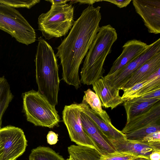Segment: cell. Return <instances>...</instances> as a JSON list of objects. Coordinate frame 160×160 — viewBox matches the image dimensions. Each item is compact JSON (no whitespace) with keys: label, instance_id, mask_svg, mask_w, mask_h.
I'll return each mask as SVG.
<instances>
[{"label":"cell","instance_id":"cell-1","mask_svg":"<svg viewBox=\"0 0 160 160\" xmlns=\"http://www.w3.org/2000/svg\"><path fill=\"white\" fill-rule=\"evenodd\" d=\"M101 8L92 5L84 9L68 35L57 48L56 55L60 59L62 68V80L77 89L81 86L80 65L100 28Z\"/></svg>","mask_w":160,"mask_h":160},{"label":"cell","instance_id":"cell-2","mask_svg":"<svg viewBox=\"0 0 160 160\" xmlns=\"http://www.w3.org/2000/svg\"><path fill=\"white\" fill-rule=\"evenodd\" d=\"M38 41L34 60L38 91L55 106L58 104L60 84L57 57L52 47L41 37Z\"/></svg>","mask_w":160,"mask_h":160},{"label":"cell","instance_id":"cell-3","mask_svg":"<svg viewBox=\"0 0 160 160\" xmlns=\"http://www.w3.org/2000/svg\"><path fill=\"white\" fill-rule=\"evenodd\" d=\"M117 38L116 29L110 25L100 27L86 55L80 72L81 83L91 85L98 79L104 78V64Z\"/></svg>","mask_w":160,"mask_h":160},{"label":"cell","instance_id":"cell-4","mask_svg":"<svg viewBox=\"0 0 160 160\" xmlns=\"http://www.w3.org/2000/svg\"><path fill=\"white\" fill-rule=\"evenodd\" d=\"M22 112L27 121L35 126L53 128L60 122L55 106L38 91L33 90L22 94Z\"/></svg>","mask_w":160,"mask_h":160},{"label":"cell","instance_id":"cell-5","mask_svg":"<svg viewBox=\"0 0 160 160\" xmlns=\"http://www.w3.org/2000/svg\"><path fill=\"white\" fill-rule=\"evenodd\" d=\"M74 9L72 4H52L50 9L38 18V29L45 39L65 36L72 28Z\"/></svg>","mask_w":160,"mask_h":160},{"label":"cell","instance_id":"cell-6","mask_svg":"<svg viewBox=\"0 0 160 160\" xmlns=\"http://www.w3.org/2000/svg\"><path fill=\"white\" fill-rule=\"evenodd\" d=\"M0 29L19 42L28 45L35 42L34 29L15 8L0 4Z\"/></svg>","mask_w":160,"mask_h":160},{"label":"cell","instance_id":"cell-7","mask_svg":"<svg viewBox=\"0 0 160 160\" xmlns=\"http://www.w3.org/2000/svg\"><path fill=\"white\" fill-rule=\"evenodd\" d=\"M81 111L80 103H73L64 107L62 119L69 137L77 145L90 147L97 150L95 145L82 127L80 120Z\"/></svg>","mask_w":160,"mask_h":160},{"label":"cell","instance_id":"cell-8","mask_svg":"<svg viewBox=\"0 0 160 160\" xmlns=\"http://www.w3.org/2000/svg\"><path fill=\"white\" fill-rule=\"evenodd\" d=\"M0 137L3 144L0 160H16L25 152L27 141L21 128L11 125L1 128Z\"/></svg>","mask_w":160,"mask_h":160},{"label":"cell","instance_id":"cell-9","mask_svg":"<svg viewBox=\"0 0 160 160\" xmlns=\"http://www.w3.org/2000/svg\"><path fill=\"white\" fill-rule=\"evenodd\" d=\"M160 53V38L149 45L139 56L114 74L105 76L106 79L112 86L120 90L132 75L141 66L151 58Z\"/></svg>","mask_w":160,"mask_h":160},{"label":"cell","instance_id":"cell-10","mask_svg":"<svg viewBox=\"0 0 160 160\" xmlns=\"http://www.w3.org/2000/svg\"><path fill=\"white\" fill-rule=\"evenodd\" d=\"M137 12L149 33H160V0H132Z\"/></svg>","mask_w":160,"mask_h":160},{"label":"cell","instance_id":"cell-11","mask_svg":"<svg viewBox=\"0 0 160 160\" xmlns=\"http://www.w3.org/2000/svg\"><path fill=\"white\" fill-rule=\"evenodd\" d=\"M149 46V45L136 39L127 42L122 46V53L114 62L106 76L117 73L139 56Z\"/></svg>","mask_w":160,"mask_h":160},{"label":"cell","instance_id":"cell-12","mask_svg":"<svg viewBox=\"0 0 160 160\" xmlns=\"http://www.w3.org/2000/svg\"><path fill=\"white\" fill-rule=\"evenodd\" d=\"M80 120L83 130L93 142L97 150L102 155L116 151L109 139L96 124L82 111L80 113Z\"/></svg>","mask_w":160,"mask_h":160},{"label":"cell","instance_id":"cell-13","mask_svg":"<svg viewBox=\"0 0 160 160\" xmlns=\"http://www.w3.org/2000/svg\"><path fill=\"white\" fill-rule=\"evenodd\" d=\"M109 140L116 151L131 153L138 156L149 158L152 152L160 150V142H150L127 139Z\"/></svg>","mask_w":160,"mask_h":160},{"label":"cell","instance_id":"cell-14","mask_svg":"<svg viewBox=\"0 0 160 160\" xmlns=\"http://www.w3.org/2000/svg\"><path fill=\"white\" fill-rule=\"evenodd\" d=\"M92 85L102 107L112 110L124 102L119 95L120 90L111 86L104 78L98 79Z\"/></svg>","mask_w":160,"mask_h":160},{"label":"cell","instance_id":"cell-15","mask_svg":"<svg viewBox=\"0 0 160 160\" xmlns=\"http://www.w3.org/2000/svg\"><path fill=\"white\" fill-rule=\"evenodd\" d=\"M160 88V69L145 79L127 88L122 89L121 97L125 101L143 96L153 90Z\"/></svg>","mask_w":160,"mask_h":160},{"label":"cell","instance_id":"cell-16","mask_svg":"<svg viewBox=\"0 0 160 160\" xmlns=\"http://www.w3.org/2000/svg\"><path fill=\"white\" fill-rule=\"evenodd\" d=\"M160 124V101L145 112L132 118L126 122L121 131L124 134L147 126Z\"/></svg>","mask_w":160,"mask_h":160},{"label":"cell","instance_id":"cell-17","mask_svg":"<svg viewBox=\"0 0 160 160\" xmlns=\"http://www.w3.org/2000/svg\"><path fill=\"white\" fill-rule=\"evenodd\" d=\"M80 103L82 111L94 122L109 140H126L125 134L114 126L111 122H107L102 119L91 108L84 100L83 99L82 102Z\"/></svg>","mask_w":160,"mask_h":160},{"label":"cell","instance_id":"cell-18","mask_svg":"<svg viewBox=\"0 0 160 160\" xmlns=\"http://www.w3.org/2000/svg\"><path fill=\"white\" fill-rule=\"evenodd\" d=\"M160 69V53L141 66L124 83L120 90L131 87L148 78Z\"/></svg>","mask_w":160,"mask_h":160},{"label":"cell","instance_id":"cell-19","mask_svg":"<svg viewBox=\"0 0 160 160\" xmlns=\"http://www.w3.org/2000/svg\"><path fill=\"white\" fill-rule=\"evenodd\" d=\"M160 98H146L142 97L127 100L123 103L128 122L132 118L150 109Z\"/></svg>","mask_w":160,"mask_h":160},{"label":"cell","instance_id":"cell-20","mask_svg":"<svg viewBox=\"0 0 160 160\" xmlns=\"http://www.w3.org/2000/svg\"><path fill=\"white\" fill-rule=\"evenodd\" d=\"M68 151L73 160H101L102 155L91 147L72 145L68 148Z\"/></svg>","mask_w":160,"mask_h":160},{"label":"cell","instance_id":"cell-21","mask_svg":"<svg viewBox=\"0 0 160 160\" xmlns=\"http://www.w3.org/2000/svg\"><path fill=\"white\" fill-rule=\"evenodd\" d=\"M83 99L103 120L107 122H111L110 118L106 111L102 108L100 101L96 93L89 88L84 92Z\"/></svg>","mask_w":160,"mask_h":160},{"label":"cell","instance_id":"cell-22","mask_svg":"<svg viewBox=\"0 0 160 160\" xmlns=\"http://www.w3.org/2000/svg\"><path fill=\"white\" fill-rule=\"evenodd\" d=\"M9 84L5 77H0V128L3 115L13 99Z\"/></svg>","mask_w":160,"mask_h":160},{"label":"cell","instance_id":"cell-23","mask_svg":"<svg viewBox=\"0 0 160 160\" xmlns=\"http://www.w3.org/2000/svg\"><path fill=\"white\" fill-rule=\"evenodd\" d=\"M29 160H66L49 147L39 146L32 150Z\"/></svg>","mask_w":160,"mask_h":160},{"label":"cell","instance_id":"cell-24","mask_svg":"<svg viewBox=\"0 0 160 160\" xmlns=\"http://www.w3.org/2000/svg\"><path fill=\"white\" fill-rule=\"evenodd\" d=\"M160 131V124H155L142 127L125 134L127 140L141 141L147 135Z\"/></svg>","mask_w":160,"mask_h":160},{"label":"cell","instance_id":"cell-25","mask_svg":"<svg viewBox=\"0 0 160 160\" xmlns=\"http://www.w3.org/2000/svg\"><path fill=\"white\" fill-rule=\"evenodd\" d=\"M39 0H0V4L15 8H26L30 9L36 4Z\"/></svg>","mask_w":160,"mask_h":160},{"label":"cell","instance_id":"cell-26","mask_svg":"<svg viewBox=\"0 0 160 160\" xmlns=\"http://www.w3.org/2000/svg\"><path fill=\"white\" fill-rule=\"evenodd\" d=\"M136 155L124 152L116 151L101 155V160H132L139 157Z\"/></svg>","mask_w":160,"mask_h":160},{"label":"cell","instance_id":"cell-27","mask_svg":"<svg viewBox=\"0 0 160 160\" xmlns=\"http://www.w3.org/2000/svg\"><path fill=\"white\" fill-rule=\"evenodd\" d=\"M141 141L150 142H160V131L147 135Z\"/></svg>","mask_w":160,"mask_h":160},{"label":"cell","instance_id":"cell-28","mask_svg":"<svg viewBox=\"0 0 160 160\" xmlns=\"http://www.w3.org/2000/svg\"><path fill=\"white\" fill-rule=\"evenodd\" d=\"M112 3L119 8L126 7L129 4L132 0H103Z\"/></svg>","mask_w":160,"mask_h":160},{"label":"cell","instance_id":"cell-29","mask_svg":"<svg viewBox=\"0 0 160 160\" xmlns=\"http://www.w3.org/2000/svg\"><path fill=\"white\" fill-rule=\"evenodd\" d=\"M58 135L57 134L52 131H50L47 136V142L50 145H54L58 141Z\"/></svg>","mask_w":160,"mask_h":160},{"label":"cell","instance_id":"cell-30","mask_svg":"<svg viewBox=\"0 0 160 160\" xmlns=\"http://www.w3.org/2000/svg\"><path fill=\"white\" fill-rule=\"evenodd\" d=\"M142 97L146 98H160V88L156 89Z\"/></svg>","mask_w":160,"mask_h":160},{"label":"cell","instance_id":"cell-31","mask_svg":"<svg viewBox=\"0 0 160 160\" xmlns=\"http://www.w3.org/2000/svg\"><path fill=\"white\" fill-rule=\"evenodd\" d=\"M103 0H71L70 2V4H72V3L79 2V4H87L89 5H92L96 2L102 1Z\"/></svg>","mask_w":160,"mask_h":160},{"label":"cell","instance_id":"cell-32","mask_svg":"<svg viewBox=\"0 0 160 160\" xmlns=\"http://www.w3.org/2000/svg\"><path fill=\"white\" fill-rule=\"evenodd\" d=\"M149 158L150 160H160V150L153 152L149 155Z\"/></svg>","mask_w":160,"mask_h":160},{"label":"cell","instance_id":"cell-33","mask_svg":"<svg viewBox=\"0 0 160 160\" xmlns=\"http://www.w3.org/2000/svg\"><path fill=\"white\" fill-rule=\"evenodd\" d=\"M47 1L50 2L52 4L58 5V4H67L68 2L69 1V0H47Z\"/></svg>","mask_w":160,"mask_h":160},{"label":"cell","instance_id":"cell-34","mask_svg":"<svg viewBox=\"0 0 160 160\" xmlns=\"http://www.w3.org/2000/svg\"><path fill=\"white\" fill-rule=\"evenodd\" d=\"M3 150V144L1 139L0 137V160L2 157Z\"/></svg>","mask_w":160,"mask_h":160},{"label":"cell","instance_id":"cell-35","mask_svg":"<svg viewBox=\"0 0 160 160\" xmlns=\"http://www.w3.org/2000/svg\"><path fill=\"white\" fill-rule=\"evenodd\" d=\"M132 160H150L149 158L144 156H139Z\"/></svg>","mask_w":160,"mask_h":160},{"label":"cell","instance_id":"cell-36","mask_svg":"<svg viewBox=\"0 0 160 160\" xmlns=\"http://www.w3.org/2000/svg\"><path fill=\"white\" fill-rule=\"evenodd\" d=\"M66 160H73L71 158L69 157V158H67Z\"/></svg>","mask_w":160,"mask_h":160}]
</instances>
